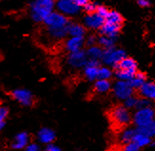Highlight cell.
<instances>
[{
    "instance_id": "12",
    "label": "cell",
    "mask_w": 155,
    "mask_h": 151,
    "mask_svg": "<svg viewBox=\"0 0 155 151\" xmlns=\"http://www.w3.org/2000/svg\"><path fill=\"white\" fill-rule=\"evenodd\" d=\"M84 23L87 28L100 29L105 23V18L99 15L96 11L92 13H87L86 17L84 18Z\"/></svg>"
},
{
    "instance_id": "15",
    "label": "cell",
    "mask_w": 155,
    "mask_h": 151,
    "mask_svg": "<svg viewBox=\"0 0 155 151\" xmlns=\"http://www.w3.org/2000/svg\"><path fill=\"white\" fill-rule=\"evenodd\" d=\"M140 95L149 100H155V83L154 82H145L139 88Z\"/></svg>"
},
{
    "instance_id": "41",
    "label": "cell",
    "mask_w": 155,
    "mask_h": 151,
    "mask_svg": "<svg viewBox=\"0 0 155 151\" xmlns=\"http://www.w3.org/2000/svg\"><path fill=\"white\" fill-rule=\"evenodd\" d=\"M5 126V125H0V130L1 129H3V127Z\"/></svg>"
},
{
    "instance_id": "24",
    "label": "cell",
    "mask_w": 155,
    "mask_h": 151,
    "mask_svg": "<svg viewBox=\"0 0 155 151\" xmlns=\"http://www.w3.org/2000/svg\"><path fill=\"white\" fill-rule=\"evenodd\" d=\"M104 51L101 49L98 46H91L89 47V49L87 51V55L89 59H93V60H99L102 59Z\"/></svg>"
},
{
    "instance_id": "33",
    "label": "cell",
    "mask_w": 155,
    "mask_h": 151,
    "mask_svg": "<svg viewBox=\"0 0 155 151\" xmlns=\"http://www.w3.org/2000/svg\"><path fill=\"white\" fill-rule=\"evenodd\" d=\"M121 151H141V148L139 146H137L135 143H126V145H124Z\"/></svg>"
},
{
    "instance_id": "16",
    "label": "cell",
    "mask_w": 155,
    "mask_h": 151,
    "mask_svg": "<svg viewBox=\"0 0 155 151\" xmlns=\"http://www.w3.org/2000/svg\"><path fill=\"white\" fill-rule=\"evenodd\" d=\"M100 30H101V33H102L103 35L115 39L118 32H119V30H120V25L105 22L103 24V26L100 28Z\"/></svg>"
},
{
    "instance_id": "27",
    "label": "cell",
    "mask_w": 155,
    "mask_h": 151,
    "mask_svg": "<svg viewBox=\"0 0 155 151\" xmlns=\"http://www.w3.org/2000/svg\"><path fill=\"white\" fill-rule=\"evenodd\" d=\"M136 130L140 133H143L149 137H151V138H154L155 137V125L154 122L150 125H147L145 126H141V127H135Z\"/></svg>"
},
{
    "instance_id": "35",
    "label": "cell",
    "mask_w": 155,
    "mask_h": 151,
    "mask_svg": "<svg viewBox=\"0 0 155 151\" xmlns=\"http://www.w3.org/2000/svg\"><path fill=\"white\" fill-rule=\"evenodd\" d=\"M109 10H107L106 7H104V6H99L98 5V7H97V9H96V12L98 13L99 15H101L102 17H104V18H106L107 17V15H109Z\"/></svg>"
},
{
    "instance_id": "21",
    "label": "cell",
    "mask_w": 155,
    "mask_h": 151,
    "mask_svg": "<svg viewBox=\"0 0 155 151\" xmlns=\"http://www.w3.org/2000/svg\"><path fill=\"white\" fill-rule=\"evenodd\" d=\"M111 90V84L109 80L97 79L94 84V90L98 93H107Z\"/></svg>"
},
{
    "instance_id": "30",
    "label": "cell",
    "mask_w": 155,
    "mask_h": 151,
    "mask_svg": "<svg viewBox=\"0 0 155 151\" xmlns=\"http://www.w3.org/2000/svg\"><path fill=\"white\" fill-rule=\"evenodd\" d=\"M137 102H138V98L134 97L133 95H131V96H130V97H127L126 100H124V106H125L127 109L136 108Z\"/></svg>"
},
{
    "instance_id": "3",
    "label": "cell",
    "mask_w": 155,
    "mask_h": 151,
    "mask_svg": "<svg viewBox=\"0 0 155 151\" xmlns=\"http://www.w3.org/2000/svg\"><path fill=\"white\" fill-rule=\"evenodd\" d=\"M154 121H155V111L151 107L137 109L132 117V122L136 127L150 125Z\"/></svg>"
},
{
    "instance_id": "18",
    "label": "cell",
    "mask_w": 155,
    "mask_h": 151,
    "mask_svg": "<svg viewBox=\"0 0 155 151\" xmlns=\"http://www.w3.org/2000/svg\"><path fill=\"white\" fill-rule=\"evenodd\" d=\"M47 29V35L54 40L63 39L68 34V27H61V28H48Z\"/></svg>"
},
{
    "instance_id": "38",
    "label": "cell",
    "mask_w": 155,
    "mask_h": 151,
    "mask_svg": "<svg viewBox=\"0 0 155 151\" xmlns=\"http://www.w3.org/2000/svg\"><path fill=\"white\" fill-rule=\"evenodd\" d=\"M73 2H74L79 8H84V7L90 2V0H73Z\"/></svg>"
},
{
    "instance_id": "29",
    "label": "cell",
    "mask_w": 155,
    "mask_h": 151,
    "mask_svg": "<svg viewBox=\"0 0 155 151\" xmlns=\"http://www.w3.org/2000/svg\"><path fill=\"white\" fill-rule=\"evenodd\" d=\"M111 71L107 67H99L98 70V78L97 79H104L109 80L111 77Z\"/></svg>"
},
{
    "instance_id": "42",
    "label": "cell",
    "mask_w": 155,
    "mask_h": 151,
    "mask_svg": "<svg viewBox=\"0 0 155 151\" xmlns=\"http://www.w3.org/2000/svg\"><path fill=\"white\" fill-rule=\"evenodd\" d=\"M154 125H155V121H154Z\"/></svg>"
},
{
    "instance_id": "22",
    "label": "cell",
    "mask_w": 155,
    "mask_h": 151,
    "mask_svg": "<svg viewBox=\"0 0 155 151\" xmlns=\"http://www.w3.org/2000/svg\"><path fill=\"white\" fill-rule=\"evenodd\" d=\"M127 82H129L130 85L132 87L133 90H139L146 82V75L142 72H136L135 75Z\"/></svg>"
},
{
    "instance_id": "31",
    "label": "cell",
    "mask_w": 155,
    "mask_h": 151,
    "mask_svg": "<svg viewBox=\"0 0 155 151\" xmlns=\"http://www.w3.org/2000/svg\"><path fill=\"white\" fill-rule=\"evenodd\" d=\"M9 115V109L6 107H0V125H5L6 119Z\"/></svg>"
},
{
    "instance_id": "8",
    "label": "cell",
    "mask_w": 155,
    "mask_h": 151,
    "mask_svg": "<svg viewBox=\"0 0 155 151\" xmlns=\"http://www.w3.org/2000/svg\"><path fill=\"white\" fill-rule=\"evenodd\" d=\"M55 7L59 12L63 13L66 16L75 15L78 13L80 8L73 2V0H57Z\"/></svg>"
},
{
    "instance_id": "1",
    "label": "cell",
    "mask_w": 155,
    "mask_h": 151,
    "mask_svg": "<svg viewBox=\"0 0 155 151\" xmlns=\"http://www.w3.org/2000/svg\"><path fill=\"white\" fill-rule=\"evenodd\" d=\"M55 8L54 0H35L31 4V17L35 23H43L44 19Z\"/></svg>"
},
{
    "instance_id": "2",
    "label": "cell",
    "mask_w": 155,
    "mask_h": 151,
    "mask_svg": "<svg viewBox=\"0 0 155 151\" xmlns=\"http://www.w3.org/2000/svg\"><path fill=\"white\" fill-rule=\"evenodd\" d=\"M110 121L116 128H125L132 121L130 110L125 106H117L110 111Z\"/></svg>"
},
{
    "instance_id": "37",
    "label": "cell",
    "mask_w": 155,
    "mask_h": 151,
    "mask_svg": "<svg viewBox=\"0 0 155 151\" xmlns=\"http://www.w3.org/2000/svg\"><path fill=\"white\" fill-rule=\"evenodd\" d=\"M85 42H86V44L89 47H91V46H94V45L96 44V39H95V37H94V36L91 35V36H89L86 39Z\"/></svg>"
},
{
    "instance_id": "9",
    "label": "cell",
    "mask_w": 155,
    "mask_h": 151,
    "mask_svg": "<svg viewBox=\"0 0 155 151\" xmlns=\"http://www.w3.org/2000/svg\"><path fill=\"white\" fill-rule=\"evenodd\" d=\"M87 60L89 58H87V52L80 50L77 51L70 52L68 56V64L74 68H79L85 67Z\"/></svg>"
},
{
    "instance_id": "39",
    "label": "cell",
    "mask_w": 155,
    "mask_h": 151,
    "mask_svg": "<svg viewBox=\"0 0 155 151\" xmlns=\"http://www.w3.org/2000/svg\"><path fill=\"white\" fill-rule=\"evenodd\" d=\"M45 151H62V150L60 149V147H58L57 146H54L53 143H51V145L47 146Z\"/></svg>"
},
{
    "instance_id": "5",
    "label": "cell",
    "mask_w": 155,
    "mask_h": 151,
    "mask_svg": "<svg viewBox=\"0 0 155 151\" xmlns=\"http://www.w3.org/2000/svg\"><path fill=\"white\" fill-rule=\"evenodd\" d=\"M43 23L48 28H61V27H68L70 24L68 17L59 11L51 12L44 19Z\"/></svg>"
},
{
    "instance_id": "26",
    "label": "cell",
    "mask_w": 155,
    "mask_h": 151,
    "mask_svg": "<svg viewBox=\"0 0 155 151\" xmlns=\"http://www.w3.org/2000/svg\"><path fill=\"white\" fill-rule=\"evenodd\" d=\"M137 71H129V70H120L118 68L116 71V77L122 81H130Z\"/></svg>"
},
{
    "instance_id": "23",
    "label": "cell",
    "mask_w": 155,
    "mask_h": 151,
    "mask_svg": "<svg viewBox=\"0 0 155 151\" xmlns=\"http://www.w3.org/2000/svg\"><path fill=\"white\" fill-rule=\"evenodd\" d=\"M86 32L85 27L80 24H69L68 25V34L71 36H84Z\"/></svg>"
},
{
    "instance_id": "20",
    "label": "cell",
    "mask_w": 155,
    "mask_h": 151,
    "mask_svg": "<svg viewBox=\"0 0 155 151\" xmlns=\"http://www.w3.org/2000/svg\"><path fill=\"white\" fill-rule=\"evenodd\" d=\"M117 68H120V70H129V71H136L137 68V63L136 61L130 58V57H125L124 59L121 60L118 65L116 66Z\"/></svg>"
},
{
    "instance_id": "28",
    "label": "cell",
    "mask_w": 155,
    "mask_h": 151,
    "mask_svg": "<svg viewBox=\"0 0 155 151\" xmlns=\"http://www.w3.org/2000/svg\"><path fill=\"white\" fill-rule=\"evenodd\" d=\"M114 40L115 39L109 37V36H106V35H103L98 39V43L101 45V47L105 48V49H110V48H113Z\"/></svg>"
},
{
    "instance_id": "6",
    "label": "cell",
    "mask_w": 155,
    "mask_h": 151,
    "mask_svg": "<svg viewBox=\"0 0 155 151\" xmlns=\"http://www.w3.org/2000/svg\"><path fill=\"white\" fill-rule=\"evenodd\" d=\"M12 97L15 99L16 102H18L20 105H22L24 107H31L35 105V96L33 94L26 88H17V90H12Z\"/></svg>"
},
{
    "instance_id": "7",
    "label": "cell",
    "mask_w": 155,
    "mask_h": 151,
    "mask_svg": "<svg viewBox=\"0 0 155 151\" xmlns=\"http://www.w3.org/2000/svg\"><path fill=\"white\" fill-rule=\"evenodd\" d=\"M113 93L119 100H126L127 97L133 95V88L127 81L119 80L113 86Z\"/></svg>"
},
{
    "instance_id": "40",
    "label": "cell",
    "mask_w": 155,
    "mask_h": 151,
    "mask_svg": "<svg viewBox=\"0 0 155 151\" xmlns=\"http://www.w3.org/2000/svg\"><path fill=\"white\" fill-rule=\"evenodd\" d=\"M137 4L143 8H147V7H150V2L149 0H137Z\"/></svg>"
},
{
    "instance_id": "19",
    "label": "cell",
    "mask_w": 155,
    "mask_h": 151,
    "mask_svg": "<svg viewBox=\"0 0 155 151\" xmlns=\"http://www.w3.org/2000/svg\"><path fill=\"white\" fill-rule=\"evenodd\" d=\"M135 134H136V128H124L119 136V139L121 143L126 145V143H132V140Z\"/></svg>"
},
{
    "instance_id": "10",
    "label": "cell",
    "mask_w": 155,
    "mask_h": 151,
    "mask_svg": "<svg viewBox=\"0 0 155 151\" xmlns=\"http://www.w3.org/2000/svg\"><path fill=\"white\" fill-rule=\"evenodd\" d=\"M99 61L98 60H93V59H89L85 65L84 68V74L85 77L90 80V81H94L97 80L98 78V70H99Z\"/></svg>"
},
{
    "instance_id": "34",
    "label": "cell",
    "mask_w": 155,
    "mask_h": 151,
    "mask_svg": "<svg viewBox=\"0 0 155 151\" xmlns=\"http://www.w3.org/2000/svg\"><path fill=\"white\" fill-rule=\"evenodd\" d=\"M98 5L96 3H93V2H89L85 7H84V10L87 12V13H92V12H95L96 9H97Z\"/></svg>"
},
{
    "instance_id": "36",
    "label": "cell",
    "mask_w": 155,
    "mask_h": 151,
    "mask_svg": "<svg viewBox=\"0 0 155 151\" xmlns=\"http://www.w3.org/2000/svg\"><path fill=\"white\" fill-rule=\"evenodd\" d=\"M25 151H40V146L37 143H31L25 147Z\"/></svg>"
},
{
    "instance_id": "17",
    "label": "cell",
    "mask_w": 155,
    "mask_h": 151,
    "mask_svg": "<svg viewBox=\"0 0 155 151\" xmlns=\"http://www.w3.org/2000/svg\"><path fill=\"white\" fill-rule=\"evenodd\" d=\"M132 143H135V145L137 146H139L140 148H143L146 146H152L153 145V138L147 136L143 133H140L136 130V134H135V136H134Z\"/></svg>"
},
{
    "instance_id": "32",
    "label": "cell",
    "mask_w": 155,
    "mask_h": 151,
    "mask_svg": "<svg viewBox=\"0 0 155 151\" xmlns=\"http://www.w3.org/2000/svg\"><path fill=\"white\" fill-rule=\"evenodd\" d=\"M150 105H151L150 100L142 97V98L138 99L137 106H136V109H139V108H144V107H150Z\"/></svg>"
},
{
    "instance_id": "4",
    "label": "cell",
    "mask_w": 155,
    "mask_h": 151,
    "mask_svg": "<svg viewBox=\"0 0 155 151\" xmlns=\"http://www.w3.org/2000/svg\"><path fill=\"white\" fill-rule=\"evenodd\" d=\"M125 57H126V52L124 50L110 48V49H106V51H104L102 61L107 66H112L116 67L119 62Z\"/></svg>"
},
{
    "instance_id": "14",
    "label": "cell",
    "mask_w": 155,
    "mask_h": 151,
    "mask_svg": "<svg viewBox=\"0 0 155 151\" xmlns=\"http://www.w3.org/2000/svg\"><path fill=\"white\" fill-rule=\"evenodd\" d=\"M84 44H85L84 36H71L66 41L65 48L68 51L73 52L82 50Z\"/></svg>"
},
{
    "instance_id": "11",
    "label": "cell",
    "mask_w": 155,
    "mask_h": 151,
    "mask_svg": "<svg viewBox=\"0 0 155 151\" xmlns=\"http://www.w3.org/2000/svg\"><path fill=\"white\" fill-rule=\"evenodd\" d=\"M37 141L43 145H51L56 139V134L51 128L43 127L37 132Z\"/></svg>"
},
{
    "instance_id": "13",
    "label": "cell",
    "mask_w": 155,
    "mask_h": 151,
    "mask_svg": "<svg viewBox=\"0 0 155 151\" xmlns=\"http://www.w3.org/2000/svg\"><path fill=\"white\" fill-rule=\"evenodd\" d=\"M30 142H31V137H30L29 133L20 132L15 136L11 146L12 149H15V150L25 149V147L29 145Z\"/></svg>"
},
{
    "instance_id": "25",
    "label": "cell",
    "mask_w": 155,
    "mask_h": 151,
    "mask_svg": "<svg viewBox=\"0 0 155 151\" xmlns=\"http://www.w3.org/2000/svg\"><path fill=\"white\" fill-rule=\"evenodd\" d=\"M105 22L107 23H111V24H116V25H120L123 22V17L120 13L116 11H110L109 15H107V17L105 18Z\"/></svg>"
}]
</instances>
